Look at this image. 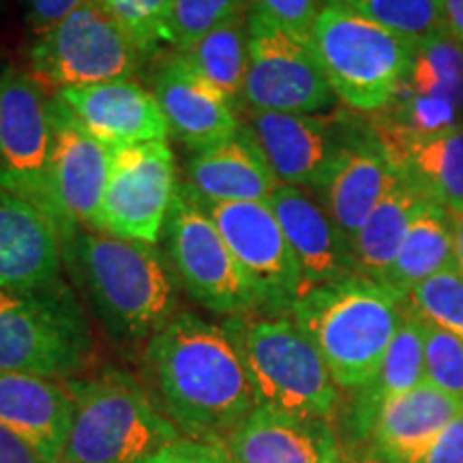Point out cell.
<instances>
[{
  "label": "cell",
  "instance_id": "obj_15",
  "mask_svg": "<svg viewBox=\"0 0 463 463\" xmlns=\"http://www.w3.org/2000/svg\"><path fill=\"white\" fill-rule=\"evenodd\" d=\"M239 116L277 183L309 191L320 184L358 123L352 116L266 112L247 106Z\"/></svg>",
  "mask_w": 463,
  "mask_h": 463
},
{
  "label": "cell",
  "instance_id": "obj_30",
  "mask_svg": "<svg viewBox=\"0 0 463 463\" xmlns=\"http://www.w3.org/2000/svg\"><path fill=\"white\" fill-rule=\"evenodd\" d=\"M403 84L419 95L447 99L463 112V43L447 31L422 39Z\"/></svg>",
  "mask_w": 463,
  "mask_h": 463
},
{
  "label": "cell",
  "instance_id": "obj_22",
  "mask_svg": "<svg viewBox=\"0 0 463 463\" xmlns=\"http://www.w3.org/2000/svg\"><path fill=\"white\" fill-rule=\"evenodd\" d=\"M73 419L65 382L0 372V425L17 433L48 463H61Z\"/></svg>",
  "mask_w": 463,
  "mask_h": 463
},
{
  "label": "cell",
  "instance_id": "obj_1",
  "mask_svg": "<svg viewBox=\"0 0 463 463\" xmlns=\"http://www.w3.org/2000/svg\"><path fill=\"white\" fill-rule=\"evenodd\" d=\"M142 384L183 438L222 447L258 408L228 331L178 311L142 352Z\"/></svg>",
  "mask_w": 463,
  "mask_h": 463
},
{
  "label": "cell",
  "instance_id": "obj_33",
  "mask_svg": "<svg viewBox=\"0 0 463 463\" xmlns=\"http://www.w3.org/2000/svg\"><path fill=\"white\" fill-rule=\"evenodd\" d=\"M405 303L422 320L463 339V273L459 266L419 283Z\"/></svg>",
  "mask_w": 463,
  "mask_h": 463
},
{
  "label": "cell",
  "instance_id": "obj_36",
  "mask_svg": "<svg viewBox=\"0 0 463 463\" xmlns=\"http://www.w3.org/2000/svg\"><path fill=\"white\" fill-rule=\"evenodd\" d=\"M251 7L270 15L298 37L309 39L311 26L324 7V0H251Z\"/></svg>",
  "mask_w": 463,
  "mask_h": 463
},
{
  "label": "cell",
  "instance_id": "obj_17",
  "mask_svg": "<svg viewBox=\"0 0 463 463\" xmlns=\"http://www.w3.org/2000/svg\"><path fill=\"white\" fill-rule=\"evenodd\" d=\"M395 176L397 165L373 131L372 120H358L345 146L311 194L352 247Z\"/></svg>",
  "mask_w": 463,
  "mask_h": 463
},
{
  "label": "cell",
  "instance_id": "obj_2",
  "mask_svg": "<svg viewBox=\"0 0 463 463\" xmlns=\"http://www.w3.org/2000/svg\"><path fill=\"white\" fill-rule=\"evenodd\" d=\"M62 266L120 344H140L178 314L176 277L157 245L80 225L61 241Z\"/></svg>",
  "mask_w": 463,
  "mask_h": 463
},
{
  "label": "cell",
  "instance_id": "obj_29",
  "mask_svg": "<svg viewBox=\"0 0 463 463\" xmlns=\"http://www.w3.org/2000/svg\"><path fill=\"white\" fill-rule=\"evenodd\" d=\"M247 14L232 17L225 24L213 28L198 42L191 43L189 48L178 50L232 106L239 108V112L242 108L249 62Z\"/></svg>",
  "mask_w": 463,
  "mask_h": 463
},
{
  "label": "cell",
  "instance_id": "obj_7",
  "mask_svg": "<svg viewBox=\"0 0 463 463\" xmlns=\"http://www.w3.org/2000/svg\"><path fill=\"white\" fill-rule=\"evenodd\" d=\"M90 352L89 320L62 279L0 292V372L71 380L89 363Z\"/></svg>",
  "mask_w": 463,
  "mask_h": 463
},
{
  "label": "cell",
  "instance_id": "obj_4",
  "mask_svg": "<svg viewBox=\"0 0 463 463\" xmlns=\"http://www.w3.org/2000/svg\"><path fill=\"white\" fill-rule=\"evenodd\" d=\"M65 384L73 419L61 463H144L183 438L129 373L106 369Z\"/></svg>",
  "mask_w": 463,
  "mask_h": 463
},
{
  "label": "cell",
  "instance_id": "obj_10",
  "mask_svg": "<svg viewBox=\"0 0 463 463\" xmlns=\"http://www.w3.org/2000/svg\"><path fill=\"white\" fill-rule=\"evenodd\" d=\"M144 61L140 50L95 0L37 34L28 50L31 75L54 90L129 80Z\"/></svg>",
  "mask_w": 463,
  "mask_h": 463
},
{
  "label": "cell",
  "instance_id": "obj_3",
  "mask_svg": "<svg viewBox=\"0 0 463 463\" xmlns=\"http://www.w3.org/2000/svg\"><path fill=\"white\" fill-rule=\"evenodd\" d=\"M405 300L363 275L307 289L289 317L320 352L337 386L356 391L378 373Z\"/></svg>",
  "mask_w": 463,
  "mask_h": 463
},
{
  "label": "cell",
  "instance_id": "obj_9",
  "mask_svg": "<svg viewBox=\"0 0 463 463\" xmlns=\"http://www.w3.org/2000/svg\"><path fill=\"white\" fill-rule=\"evenodd\" d=\"M247 45L242 106L266 112L320 114L337 99L309 39L298 37L256 7L247 14Z\"/></svg>",
  "mask_w": 463,
  "mask_h": 463
},
{
  "label": "cell",
  "instance_id": "obj_20",
  "mask_svg": "<svg viewBox=\"0 0 463 463\" xmlns=\"http://www.w3.org/2000/svg\"><path fill=\"white\" fill-rule=\"evenodd\" d=\"M56 225L33 202L0 189V292L50 286L61 277Z\"/></svg>",
  "mask_w": 463,
  "mask_h": 463
},
{
  "label": "cell",
  "instance_id": "obj_8",
  "mask_svg": "<svg viewBox=\"0 0 463 463\" xmlns=\"http://www.w3.org/2000/svg\"><path fill=\"white\" fill-rule=\"evenodd\" d=\"M165 258L195 303L215 316L258 314V298L228 242L198 200L183 187L167 215Z\"/></svg>",
  "mask_w": 463,
  "mask_h": 463
},
{
  "label": "cell",
  "instance_id": "obj_41",
  "mask_svg": "<svg viewBox=\"0 0 463 463\" xmlns=\"http://www.w3.org/2000/svg\"><path fill=\"white\" fill-rule=\"evenodd\" d=\"M439 5L447 33L463 43V0H439Z\"/></svg>",
  "mask_w": 463,
  "mask_h": 463
},
{
  "label": "cell",
  "instance_id": "obj_6",
  "mask_svg": "<svg viewBox=\"0 0 463 463\" xmlns=\"http://www.w3.org/2000/svg\"><path fill=\"white\" fill-rule=\"evenodd\" d=\"M335 97L354 112L375 114L408 80L419 42L354 11L324 3L309 33Z\"/></svg>",
  "mask_w": 463,
  "mask_h": 463
},
{
  "label": "cell",
  "instance_id": "obj_32",
  "mask_svg": "<svg viewBox=\"0 0 463 463\" xmlns=\"http://www.w3.org/2000/svg\"><path fill=\"white\" fill-rule=\"evenodd\" d=\"M97 7L118 24L140 54L150 61L165 43L172 0H95Z\"/></svg>",
  "mask_w": 463,
  "mask_h": 463
},
{
  "label": "cell",
  "instance_id": "obj_25",
  "mask_svg": "<svg viewBox=\"0 0 463 463\" xmlns=\"http://www.w3.org/2000/svg\"><path fill=\"white\" fill-rule=\"evenodd\" d=\"M425 382V331L422 320L405 303L402 324L392 337L378 373L356 389L350 408L352 430L358 438L372 436L375 420L386 403Z\"/></svg>",
  "mask_w": 463,
  "mask_h": 463
},
{
  "label": "cell",
  "instance_id": "obj_5",
  "mask_svg": "<svg viewBox=\"0 0 463 463\" xmlns=\"http://www.w3.org/2000/svg\"><path fill=\"white\" fill-rule=\"evenodd\" d=\"M239 347L258 405L303 419H331L339 386L317 347L289 316H236L223 322Z\"/></svg>",
  "mask_w": 463,
  "mask_h": 463
},
{
  "label": "cell",
  "instance_id": "obj_11",
  "mask_svg": "<svg viewBox=\"0 0 463 463\" xmlns=\"http://www.w3.org/2000/svg\"><path fill=\"white\" fill-rule=\"evenodd\" d=\"M52 153L50 97L15 67L0 69V189L33 202L56 225L48 189Z\"/></svg>",
  "mask_w": 463,
  "mask_h": 463
},
{
  "label": "cell",
  "instance_id": "obj_40",
  "mask_svg": "<svg viewBox=\"0 0 463 463\" xmlns=\"http://www.w3.org/2000/svg\"><path fill=\"white\" fill-rule=\"evenodd\" d=\"M0 463H48L17 433L0 425Z\"/></svg>",
  "mask_w": 463,
  "mask_h": 463
},
{
  "label": "cell",
  "instance_id": "obj_21",
  "mask_svg": "<svg viewBox=\"0 0 463 463\" xmlns=\"http://www.w3.org/2000/svg\"><path fill=\"white\" fill-rule=\"evenodd\" d=\"M232 463H339V444L326 420L258 405L222 444Z\"/></svg>",
  "mask_w": 463,
  "mask_h": 463
},
{
  "label": "cell",
  "instance_id": "obj_39",
  "mask_svg": "<svg viewBox=\"0 0 463 463\" xmlns=\"http://www.w3.org/2000/svg\"><path fill=\"white\" fill-rule=\"evenodd\" d=\"M420 463H463V412L449 422Z\"/></svg>",
  "mask_w": 463,
  "mask_h": 463
},
{
  "label": "cell",
  "instance_id": "obj_16",
  "mask_svg": "<svg viewBox=\"0 0 463 463\" xmlns=\"http://www.w3.org/2000/svg\"><path fill=\"white\" fill-rule=\"evenodd\" d=\"M150 90L164 112L167 133L198 153L241 131L239 108L204 80L178 50L159 52Z\"/></svg>",
  "mask_w": 463,
  "mask_h": 463
},
{
  "label": "cell",
  "instance_id": "obj_38",
  "mask_svg": "<svg viewBox=\"0 0 463 463\" xmlns=\"http://www.w3.org/2000/svg\"><path fill=\"white\" fill-rule=\"evenodd\" d=\"M90 0H24L26 22L34 37L50 31Z\"/></svg>",
  "mask_w": 463,
  "mask_h": 463
},
{
  "label": "cell",
  "instance_id": "obj_12",
  "mask_svg": "<svg viewBox=\"0 0 463 463\" xmlns=\"http://www.w3.org/2000/svg\"><path fill=\"white\" fill-rule=\"evenodd\" d=\"M195 200V198H194ZM258 298L260 316H289L303 273L269 202L204 204Z\"/></svg>",
  "mask_w": 463,
  "mask_h": 463
},
{
  "label": "cell",
  "instance_id": "obj_18",
  "mask_svg": "<svg viewBox=\"0 0 463 463\" xmlns=\"http://www.w3.org/2000/svg\"><path fill=\"white\" fill-rule=\"evenodd\" d=\"M90 136L112 148L165 140L167 125L153 90L137 80L73 86L54 90Z\"/></svg>",
  "mask_w": 463,
  "mask_h": 463
},
{
  "label": "cell",
  "instance_id": "obj_27",
  "mask_svg": "<svg viewBox=\"0 0 463 463\" xmlns=\"http://www.w3.org/2000/svg\"><path fill=\"white\" fill-rule=\"evenodd\" d=\"M384 146L397 170L419 184L427 200L444 206L450 215L463 213V123L439 136Z\"/></svg>",
  "mask_w": 463,
  "mask_h": 463
},
{
  "label": "cell",
  "instance_id": "obj_23",
  "mask_svg": "<svg viewBox=\"0 0 463 463\" xmlns=\"http://www.w3.org/2000/svg\"><path fill=\"white\" fill-rule=\"evenodd\" d=\"M461 412L459 399L427 380L392 397L369 436L373 439V463H420L439 433Z\"/></svg>",
  "mask_w": 463,
  "mask_h": 463
},
{
  "label": "cell",
  "instance_id": "obj_42",
  "mask_svg": "<svg viewBox=\"0 0 463 463\" xmlns=\"http://www.w3.org/2000/svg\"><path fill=\"white\" fill-rule=\"evenodd\" d=\"M230 463H232V461H230Z\"/></svg>",
  "mask_w": 463,
  "mask_h": 463
},
{
  "label": "cell",
  "instance_id": "obj_13",
  "mask_svg": "<svg viewBox=\"0 0 463 463\" xmlns=\"http://www.w3.org/2000/svg\"><path fill=\"white\" fill-rule=\"evenodd\" d=\"M167 140L114 148L101 206V232L157 245L178 194Z\"/></svg>",
  "mask_w": 463,
  "mask_h": 463
},
{
  "label": "cell",
  "instance_id": "obj_19",
  "mask_svg": "<svg viewBox=\"0 0 463 463\" xmlns=\"http://www.w3.org/2000/svg\"><path fill=\"white\" fill-rule=\"evenodd\" d=\"M283 234L303 273V294L307 289L324 286L356 275L350 242L341 234L314 194L305 189L279 184L269 198Z\"/></svg>",
  "mask_w": 463,
  "mask_h": 463
},
{
  "label": "cell",
  "instance_id": "obj_31",
  "mask_svg": "<svg viewBox=\"0 0 463 463\" xmlns=\"http://www.w3.org/2000/svg\"><path fill=\"white\" fill-rule=\"evenodd\" d=\"M324 3L354 11L414 42L447 31L439 0H324Z\"/></svg>",
  "mask_w": 463,
  "mask_h": 463
},
{
  "label": "cell",
  "instance_id": "obj_26",
  "mask_svg": "<svg viewBox=\"0 0 463 463\" xmlns=\"http://www.w3.org/2000/svg\"><path fill=\"white\" fill-rule=\"evenodd\" d=\"M425 202L427 198L419 184L397 170L395 181L352 242L358 275L384 286L405 234Z\"/></svg>",
  "mask_w": 463,
  "mask_h": 463
},
{
  "label": "cell",
  "instance_id": "obj_28",
  "mask_svg": "<svg viewBox=\"0 0 463 463\" xmlns=\"http://www.w3.org/2000/svg\"><path fill=\"white\" fill-rule=\"evenodd\" d=\"M457 266L453 215L427 200L416 213L384 286L403 300L430 277Z\"/></svg>",
  "mask_w": 463,
  "mask_h": 463
},
{
  "label": "cell",
  "instance_id": "obj_14",
  "mask_svg": "<svg viewBox=\"0 0 463 463\" xmlns=\"http://www.w3.org/2000/svg\"><path fill=\"white\" fill-rule=\"evenodd\" d=\"M50 118L48 189L61 241L80 225L101 232V206L114 148L90 136L54 95L50 97Z\"/></svg>",
  "mask_w": 463,
  "mask_h": 463
},
{
  "label": "cell",
  "instance_id": "obj_35",
  "mask_svg": "<svg viewBox=\"0 0 463 463\" xmlns=\"http://www.w3.org/2000/svg\"><path fill=\"white\" fill-rule=\"evenodd\" d=\"M422 331L425 380L463 403V339L427 320H422Z\"/></svg>",
  "mask_w": 463,
  "mask_h": 463
},
{
  "label": "cell",
  "instance_id": "obj_34",
  "mask_svg": "<svg viewBox=\"0 0 463 463\" xmlns=\"http://www.w3.org/2000/svg\"><path fill=\"white\" fill-rule=\"evenodd\" d=\"M251 0H172L165 28V45L184 50L213 28L247 14Z\"/></svg>",
  "mask_w": 463,
  "mask_h": 463
},
{
  "label": "cell",
  "instance_id": "obj_24",
  "mask_svg": "<svg viewBox=\"0 0 463 463\" xmlns=\"http://www.w3.org/2000/svg\"><path fill=\"white\" fill-rule=\"evenodd\" d=\"M181 187L204 204H228L269 202L279 183L241 125L234 137L191 155L187 181Z\"/></svg>",
  "mask_w": 463,
  "mask_h": 463
},
{
  "label": "cell",
  "instance_id": "obj_37",
  "mask_svg": "<svg viewBox=\"0 0 463 463\" xmlns=\"http://www.w3.org/2000/svg\"><path fill=\"white\" fill-rule=\"evenodd\" d=\"M144 463H230V459L225 450L217 444L181 438L176 442L165 444L164 449L150 455Z\"/></svg>",
  "mask_w": 463,
  "mask_h": 463
}]
</instances>
